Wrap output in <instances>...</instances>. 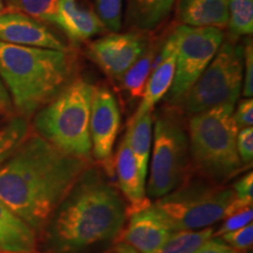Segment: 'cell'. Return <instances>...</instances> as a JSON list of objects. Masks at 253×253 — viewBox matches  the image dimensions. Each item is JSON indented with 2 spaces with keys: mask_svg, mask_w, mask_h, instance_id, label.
I'll use <instances>...</instances> for the list:
<instances>
[{
  "mask_svg": "<svg viewBox=\"0 0 253 253\" xmlns=\"http://www.w3.org/2000/svg\"><path fill=\"white\" fill-rule=\"evenodd\" d=\"M73 43L86 42L107 32L94 9L81 0H59L55 24Z\"/></svg>",
  "mask_w": 253,
  "mask_h": 253,
  "instance_id": "obj_14",
  "label": "cell"
},
{
  "mask_svg": "<svg viewBox=\"0 0 253 253\" xmlns=\"http://www.w3.org/2000/svg\"><path fill=\"white\" fill-rule=\"evenodd\" d=\"M233 198L232 203H231L229 210H227L226 217L230 214L237 212V211L242 210L246 207H252L253 202V175L250 171L237 181L233 184ZM225 217V218H226Z\"/></svg>",
  "mask_w": 253,
  "mask_h": 253,
  "instance_id": "obj_27",
  "label": "cell"
},
{
  "mask_svg": "<svg viewBox=\"0 0 253 253\" xmlns=\"http://www.w3.org/2000/svg\"><path fill=\"white\" fill-rule=\"evenodd\" d=\"M176 0H126V24L140 32H153L171 14Z\"/></svg>",
  "mask_w": 253,
  "mask_h": 253,
  "instance_id": "obj_19",
  "label": "cell"
},
{
  "mask_svg": "<svg viewBox=\"0 0 253 253\" xmlns=\"http://www.w3.org/2000/svg\"><path fill=\"white\" fill-rule=\"evenodd\" d=\"M229 253H238V252H237V251H235V250H232V251H231V252H229Z\"/></svg>",
  "mask_w": 253,
  "mask_h": 253,
  "instance_id": "obj_38",
  "label": "cell"
},
{
  "mask_svg": "<svg viewBox=\"0 0 253 253\" xmlns=\"http://www.w3.org/2000/svg\"><path fill=\"white\" fill-rule=\"evenodd\" d=\"M244 68V47L235 39L224 40L212 61L184 95L178 108L192 116L221 104L236 106Z\"/></svg>",
  "mask_w": 253,
  "mask_h": 253,
  "instance_id": "obj_8",
  "label": "cell"
},
{
  "mask_svg": "<svg viewBox=\"0 0 253 253\" xmlns=\"http://www.w3.org/2000/svg\"><path fill=\"white\" fill-rule=\"evenodd\" d=\"M230 38L237 40L242 36H252L253 0H229Z\"/></svg>",
  "mask_w": 253,
  "mask_h": 253,
  "instance_id": "obj_25",
  "label": "cell"
},
{
  "mask_svg": "<svg viewBox=\"0 0 253 253\" xmlns=\"http://www.w3.org/2000/svg\"><path fill=\"white\" fill-rule=\"evenodd\" d=\"M59 0H5V11L18 12L43 24H55Z\"/></svg>",
  "mask_w": 253,
  "mask_h": 253,
  "instance_id": "obj_23",
  "label": "cell"
},
{
  "mask_svg": "<svg viewBox=\"0 0 253 253\" xmlns=\"http://www.w3.org/2000/svg\"><path fill=\"white\" fill-rule=\"evenodd\" d=\"M176 46V68L171 87L167 93L169 106L178 107L188 90L212 61L224 41L221 30L178 25L172 32Z\"/></svg>",
  "mask_w": 253,
  "mask_h": 253,
  "instance_id": "obj_9",
  "label": "cell"
},
{
  "mask_svg": "<svg viewBox=\"0 0 253 253\" xmlns=\"http://www.w3.org/2000/svg\"><path fill=\"white\" fill-rule=\"evenodd\" d=\"M154 154L145 194L158 199L191 177L188 131L178 107L161 109L155 119Z\"/></svg>",
  "mask_w": 253,
  "mask_h": 253,
  "instance_id": "obj_7",
  "label": "cell"
},
{
  "mask_svg": "<svg viewBox=\"0 0 253 253\" xmlns=\"http://www.w3.org/2000/svg\"><path fill=\"white\" fill-rule=\"evenodd\" d=\"M71 50L11 45L0 41V78L12 104L30 118L71 82L74 72Z\"/></svg>",
  "mask_w": 253,
  "mask_h": 253,
  "instance_id": "obj_3",
  "label": "cell"
},
{
  "mask_svg": "<svg viewBox=\"0 0 253 253\" xmlns=\"http://www.w3.org/2000/svg\"><path fill=\"white\" fill-rule=\"evenodd\" d=\"M116 173L120 190L131 204V207L128 208L129 216L136 211L149 207V201L145 197V179L141 176L126 134L116 155Z\"/></svg>",
  "mask_w": 253,
  "mask_h": 253,
  "instance_id": "obj_16",
  "label": "cell"
},
{
  "mask_svg": "<svg viewBox=\"0 0 253 253\" xmlns=\"http://www.w3.org/2000/svg\"><path fill=\"white\" fill-rule=\"evenodd\" d=\"M176 68V46L172 36H170L164 42L163 48L158 55L156 65L153 66L154 72L150 73L145 84L142 101L136 109V113L130 121L140 119L145 113L153 112V108L158 101L166 96L171 87Z\"/></svg>",
  "mask_w": 253,
  "mask_h": 253,
  "instance_id": "obj_15",
  "label": "cell"
},
{
  "mask_svg": "<svg viewBox=\"0 0 253 253\" xmlns=\"http://www.w3.org/2000/svg\"><path fill=\"white\" fill-rule=\"evenodd\" d=\"M0 41L17 46L69 49L46 24L26 14L11 11L0 13Z\"/></svg>",
  "mask_w": 253,
  "mask_h": 253,
  "instance_id": "obj_12",
  "label": "cell"
},
{
  "mask_svg": "<svg viewBox=\"0 0 253 253\" xmlns=\"http://www.w3.org/2000/svg\"><path fill=\"white\" fill-rule=\"evenodd\" d=\"M36 246V230L0 201V250L32 252Z\"/></svg>",
  "mask_w": 253,
  "mask_h": 253,
  "instance_id": "obj_18",
  "label": "cell"
},
{
  "mask_svg": "<svg viewBox=\"0 0 253 253\" xmlns=\"http://www.w3.org/2000/svg\"><path fill=\"white\" fill-rule=\"evenodd\" d=\"M235 120L238 129L252 126L253 125V101L252 99H244L238 103L236 112H233Z\"/></svg>",
  "mask_w": 253,
  "mask_h": 253,
  "instance_id": "obj_32",
  "label": "cell"
},
{
  "mask_svg": "<svg viewBox=\"0 0 253 253\" xmlns=\"http://www.w3.org/2000/svg\"><path fill=\"white\" fill-rule=\"evenodd\" d=\"M147 48L148 39L144 32H110L88 43L87 56L107 77L120 82Z\"/></svg>",
  "mask_w": 253,
  "mask_h": 253,
  "instance_id": "obj_10",
  "label": "cell"
},
{
  "mask_svg": "<svg viewBox=\"0 0 253 253\" xmlns=\"http://www.w3.org/2000/svg\"><path fill=\"white\" fill-rule=\"evenodd\" d=\"M153 112L145 113L140 119L129 122L128 129L126 131L130 149L136 158L138 169H140L141 176L144 179L148 172L151 141H153Z\"/></svg>",
  "mask_w": 253,
  "mask_h": 253,
  "instance_id": "obj_20",
  "label": "cell"
},
{
  "mask_svg": "<svg viewBox=\"0 0 253 253\" xmlns=\"http://www.w3.org/2000/svg\"><path fill=\"white\" fill-rule=\"evenodd\" d=\"M154 59V48L149 47L141 55V58L126 72V74L120 81L123 90L132 99L142 97V95H143L145 84H147L148 78H149L151 68H153Z\"/></svg>",
  "mask_w": 253,
  "mask_h": 253,
  "instance_id": "obj_21",
  "label": "cell"
},
{
  "mask_svg": "<svg viewBox=\"0 0 253 253\" xmlns=\"http://www.w3.org/2000/svg\"><path fill=\"white\" fill-rule=\"evenodd\" d=\"M233 249H231L229 245H226L219 237H214V238L212 237V238L209 239L204 245H202L194 253H229Z\"/></svg>",
  "mask_w": 253,
  "mask_h": 253,
  "instance_id": "obj_33",
  "label": "cell"
},
{
  "mask_svg": "<svg viewBox=\"0 0 253 253\" xmlns=\"http://www.w3.org/2000/svg\"><path fill=\"white\" fill-rule=\"evenodd\" d=\"M88 167V161L62 153L40 135L28 134L0 167V201L40 230Z\"/></svg>",
  "mask_w": 253,
  "mask_h": 253,
  "instance_id": "obj_1",
  "label": "cell"
},
{
  "mask_svg": "<svg viewBox=\"0 0 253 253\" xmlns=\"http://www.w3.org/2000/svg\"><path fill=\"white\" fill-rule=\"evenodd\" d=\"M93 84L77 78L36 113L33 125L41 137L71 156L90 161L89 131Z\"/></svg>",
  "mask_w": 253,
  "mask_h": 253,
  "instance_id": "obj_5",
  "label": "cell"
},
{
  "mask_svg": "<svg viewBox=\"0 0 253 253\" xmlns=\"http://www.w3.org/2000/svg\"><path fill=\"white\" fill-rule=\"evenodd\" d=\"M0 253H36L34 251H32V252H8V251H1V250H0Z\"/></svg>",
  "mask_w": 253,
  "mask_h": 253,
  "instance_id": "obj_37",
  "label": "cell"
},
{
  "mask_svg": "<svg viewBox=\"0 0 253 253\" xmlns=\"http://www.w3.org/2000/svg\"><path fill=\"white\" fill-rule=\"evenodd\" d=\"M233 198L232 189L201 177H190L179 188L150 204V208L173 232L201 230L224 219Z\"/></svg>",
  "mask_w": 253,
  "mask_h": 253,
  "instance_id": "obj_6",
  "label": "cell"
},
{
  "mask_svg": "<svg viewBox=\"0 0 253 253\" xmlns=\"http://www.w3.org/2000/svg\"><path fill=\"white\" fill-rule=\"evenodd\" d=\"M28 135L27 120L17 116L0 126V167L11 157Z\"/></svg>",
  "mask_w": 253,
  "mask_h": 253,
  "instance_id": "obj_24",
  "label": "cell"
},
{
  "mask_svg": "<svg viewBox=\"0 0 253 253\" xmlns=\"http://www.w3.org/2000/svg\"><path fill=\"white\" fill-rule=\"evenodd\" d=\"M173 231L149 207L130 214L128 226L120 232L119 243H126L140 253H156Z\"/></svg>",
  "mask_w": 253,
  "mask_h": 253,
  "instance_id": "obj_13",
  "label": "cell"
},
{
  "mask_svg": "<svg viewBox=\"0 0 253 253\" xmlns=\"http://www.w3.org/2000/svg\"><path fill=\"white\" fill-rule=\"evenodd\" d=\"M177 17L186 26L221 30L229 23V0H179Z\"/></svg>",
  "mask_w": 253,
  "mask_h": 253,
  "instance_id": "obj_17",
  "label": "cell"
},
{
  "mask_svg": "<svg viewBox=\"0 0 253 253\" xmlns=\"http://www.w3.org/2000/svg\"><path fill=\"white\" fill-rule=\"evenodd\" d=\"M12 108V101L9 96L7 88L0 78V113H6Z\"/></svg>",
  "mask_w": 253,
  "mask_h": 253,
  "instance_id": "obj_34",
  "label": "cell"
},
{
  "mask_svg": "<svg viewBox=\"0 0 253 253\" xmlns=\"http://www.w3.org/2000/svg\"><path fill=\"white\" fill-rule=\"evenodd\" d=\"M244 68H243V96L252 99L253 95V46L252 39L245 40L244 43Z\"/></svg>",
  "mask_w": 253,
  "mask_h": 253,
  "instance_id": "obj_30",
  "label": "cell"
},
{
  "mask_svg": "<svg viewBox=\"0 0 253 253\" xmlns=\"http://www.w3.org/2000/svg\"><path fill=\"white\" fill-rule=\"evenodd\" d=\"M5 11V4H4V0H0V13Z\"/></svg>",
  "mask_w": 253,
  "mask_h": 253,
  "instance_id": "obj_36",
  "label": "cell"
},
{
  "mask_svg": "<svg viewBox=\"0 0 253 253\" xmlns=\"http://www.w3.org/2000/svg\"><path fill=\"white\" fill-rule=\"evenodd\" d=\"M120 125L121 112L115 95L107 87H94L89 120L91 154L109 172Z\"/></svg>",
  "mask_w": 253,
  "mask_h": 253,
  "instance_id": "obj_11",
  "label": "cell"
},
{
  "mask_svg": "<svg viewBox=\"0 0 253 253\" xmlns=\"http://www.w3.org/2000/svg\"><path fill=\"white\" fill-rule=\"evenodd\" d=\"M233 104H221L190 116L188 141L191 170L198 177L223 185L245 166L237 151L238 126Z\"/></svg>",
  "mask_w": 253,
  "mask_h": 253,
  "instance_id": "obj_4",
  "label": "cell"
},
{
  "mask_svg": "<svg viewBox=\"0 0 253 253\" xmlns=\"http://www.w3.org/2000/svg\"><path fill=\"white\" fill-rule=\"evenodd\" d=\"M126 216L121 194L89 166L46 224L47 242L55 253H84L118 238Z\"/></svg>",
  "mask_w": 253,
  "mask_h": 253,
  "instance_id": "obj_2",
  "label": "cell"
},
{
  "mask_svg": "<svg viewBox=\"0 0 253 253\" xmlns=\"http://www.w3.org/2000/svg\"><path fill=\"white\" fill-rule=\"evenodd\" d=\"M213 227L175 231L156 253H194L213 237Z\"/></svg>",
  "mask_w": 253,
  "mask_h": 253,
  "instance_id": "obj_22",
  "label": "cell"
},
{
  "mask_svg": "<svg viewBox=\"0 0 253 253\" xmlns=\"http://www.w3.org/2000/svg\"><path fill=\"white\" fill-rule=\"evenodd\" d=\"M94 12L112 33L120 32L123 23V0H93Z\"/></svg>",
  "mask_w": 253,
  "mask_h": 253,
  "instance_id": "obj_26",
  "label": "cell"
},
{
  "mask_svg": "<svg viewBox=\"0 0 253 253\" xmlns=\"http://www.w3.org/2000/svg\"><path fill=\"white\" fill-rule=\"evenodd\" d=\"M219 238L229 245L231 249H233L238 253H245L249 251V249L252 248L253 242V225L252 223L249 224L242 229L227 232L225 235L220 236Z\"/></svg>",
  "mask_w": 253,
  "mask_h": 253,
  "instance_id": "obj_28",
  "label": "cell"
},
{
  "mask_svg": "<svg viewBox=\"0 0 253 253\" xmlns=\"http://www.w3.org/2000/svg\"><path fill=\"white\" fill-rule=\"evenodd\" d=\"M237 151L245 167L252 164L253 160V129L252 126L239 129L237 134Z\"/></svg>",
  "mask_w": 253,
  "mask_h": 253,
  "instance_id": "obj_31",
  "label": "cell"
},
{
  "mask_svg": "<svg viewBox=\"0 0 253 253\" xmlns=\"http://www.w3.org/2000/svg\"><path fill=\"white\" fill-rule=\"evenodd\" d=\"M107 253H140L137 252L134 248H131L130 245L126 244V243H119L118 245H115L112 250H109Z\"/></svg>",
  "mask_w": 253,
  "mask_h": 253,
  "instance_id": "obj_35",
  "label": "cell"
},
{
  "mask_svg": "<svg viewBox=\"0 0 253 253\" xmlns=\"http://www.w3.org/2000/svg\"><path fill=\"white\" fill-rule=\"evenodd\" d=\"M253 218V209L252 207H246L242 210L237 211V212L230 214L229 217L224 218L223 223L219 229L216 232H213V237H220L225 235L227 232H232V231L239 230L249 224L252 223Z\"/></svg>",
  "mask_w": 253,
  "mask_h": 253,
  "instance_id": "obj_29",
  "label": "cell"
}]
</instances>
